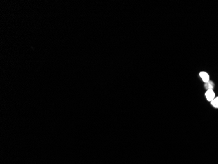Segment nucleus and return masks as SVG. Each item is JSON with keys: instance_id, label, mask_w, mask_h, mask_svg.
<instances>
[{"instance_id": "f257e3e1", "label": "nucleus", "mask_w": 218, "mask_h": 164, "mask_svg": "<svg viewBox=\"0 0 218 164\" xmlns=\"http://www.w3.org/2000/svg\"><path fill=\"white\" fill-rule=\"evenodd\" d=\"M205 97H206V98L208 101L211 102L212 100H214L215 97V95L214 90L213 89L206 90V93H205Z\"/></svg>"}, {"instance_id": "f03ea898", "label": "nucleus", "mask_w": 218, "mask_h": 164, "mask_svg": "<svg viewBox=\"0 0 218 164\" xmlns=\"http://www.w3.org/2000/svg\"><path fill=\"white\" fill-rule=\"evenodd\" d=\"M199 76L202 80V82H204L205 84L208 83L210 80V75L206 72H201L199 73Z\"/></svg>"}, {"instance_id": "7ed1b4c3", "label": "nucleus", "mask_w": 218, "mask_h": 164, "mask_svg": "<svg viewBox=\"0 0 218 164\" xmlns=\"http://www.w3.org/2000/svg\"><path fill=\"white\" fill-rule=\"evenodd\" d=\"M214 86H215L214 83L213 82L212 80H210L208 82V83H206V84H204V88H205V89H206V90L214 89Z\"/></svg>"}, {"instance_id": "20e7f679", "label": "nucleus", "mask_w": 218, "mask_h": 164, "mask_svg": "<svg viewBox=\"0 0 218 164\" xmlns=\"http://www.w3.org/2000/svg\"><path fill=\"white\" fill-rule=\"evenodd\" d=\"M211 105L215 108H218V97H215V98L211 102Z\"/></svg>"}]
</instances>
